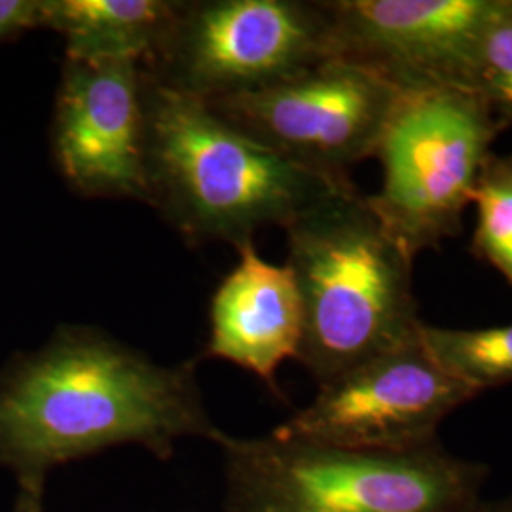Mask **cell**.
I'll list each match as a JSON object with an SVG mask.
<instances>
[{
  "label": "cell",
  "instance_id": "16",
  "mask_svg": "<svg viewBox=\"0 0 512 512\" xmlns=\"http://www.w3.org/2000/svg\"><path fill=\"white\" fill-rule=\"evenodd\" d=\"M42 25V0H0V40Z\"/></svg>",
  "mask_w": 512,
  "mask_h": 512
},
{
  "label": "cell",
  "instance_id": "4",
  "mask_svg": "<svg viewBox=\"0 0 512 512\" xmlns=\"http://www.w3.org/2000/svg\"><path fill=\"white\" fill-rule=\"evenodd\" d=\"M228 512H478L490 469L440 442L361 452L279 433L220 435Z\"/></svg>",
  "mask_w": 512,
  "mask_h": 512
},
{
  "label": "cell",
  "instance_id": "10",
  "mask_svg": "<svg viewBox=\"0 0 512 512\" xmlns=\"http://www.w3.org/2000/svg\"><path fill=\"white\" fill-rule=\"evenodd\" d=\"M497 0H327L334 55L403 92H475L476 54ZM476 93V92H475Z\"/></svg>",
  "mask_w": 512,
  "mask_h": 512
},
{
  "label": "cell",
  "instance_id": "2",
  "mask_svg": "<svg viewBox=\"0 0 512 512\" xmlns=\"http://www.w3.org/2000/svg\"><path fill=\"white\" fill-rule=\"evenodd\" d=\"M145 74V71H143ZM147 205L188 243L243 245L264 226L285 228L349 183L256 143L209 105L145 74Z\"/></svg>",
  "mask_w": 512,
  "mask_h": 512
},
{
  "label": "cell",
  "instance_id": "9",
  "mask_svg": "<svg viewBox=\"0 0 512 512\" xmlns=\"http://www.w3.org/2000/svg\"><path fill=\"white\" fill-rule=\"evenodd\" d=\"M143 93L139 61L65 57L52 152L61 177L78 196L147 203Z\"/></svg>",
  "mask_w": 512,
  "mask_h": 512
},
{
  "label": "cell",
  "instance_id": "8",
  "mask_svg": "<svg viewBox=\"0 0 512 512\" xmlns=\"http://www.w3.org/2000/svg\"><path fill=\"white\" fill-rule=\"evenodd\" d=\"M475 397L418 338L319 385L274 431L348 450L410 452L439 442L440 425Z\"/></svg>",
  "mask_w": 512,
  "mask_h": 512
},
{
  "label": "cell",
  "instance_id": "18",
  "mask_svg": "<svg viewBox=\"0 0 512 512\" xmlns=\"http://www.w3.org/2000/svg\"><path fill=\"white\" fill-rule=\"evenodd\" d=\"M478 512H512V492L501 497H486Z\"/></svg>",
  "mask_w": 512,
  "mask_h": 512
},
{
  "label": "cell",
  "instance_id": "14",
  "mask_svg": "<svg viewBox=\"0 0 512 512\" xmlns=\"http://www.w3.org/2000/svg\"><path fill=\"white\" fill-rule=\"evenodd\" d=\"M473 249L512 285V154L490 156L475 190Z\"/></svg>",
  "mask_w": 512,
  "mask_h": 512
},
{
  "label": "cell",
  "instance_id": "17",
  "mask_svg": "<svg viewBox=\"0 0 512 512\" xmlns=\"http://www.w3.org/2000/svg\"><path fill=\"white\" fill-rule=\"evenodd\" d=\"M46 480H18V494L10 512H44Z\"/></svg>",
  "mask_w": 512,
  "mask_h": 512
},
{
  "label": "cell",
  "instance_id": "6",
  "mask_svg": "<svg viewBox=\"0 0 512 512\" xmlns=\"http://www.w3.org/2000/svg\"><path fill=\"white\" fill-rule=\"evenodd\" d=\"M329 57L336 55L323 2L179 0L143 71L211 101L266 88Z\"/></svg>",
  "mask_w": 512,
  "mask_h": 512
},
{
  "label": "cell",
  "instance_id": "7",
  "mask_svg": "<svg viewBox=\"0 0 512 512\" xmlns=\"http://www.w3.org/2000/svg\"><path fill=\"white\" fill-rule=\"evenodd\" d=\"M401 97L382 74L329 57L266 88L205 103L294 164L348 177L351 165L376 156Z\"/></svg>",
  "mask_w": 512,
  "mask_h": 512
},
{
  "label": "cell",
  "instance_id": "15",
  "mask_svg": "<svg viewBox=\"0 0 512 512\" xmlns=\"http://www.w3.org/2000/svg\"><path fill=\"white\" fill-rule=\"evenodd\" d=\"M475 92L512 124V0H497L476 54Z\"/></svg>",
  "mask_w": 512,
  "mask_h": 512
},
{
  "label": "cell",
  "instance_id": "11",
  "mask_svg": "<svg viewBox=\"0 0 512 512\" xmlns=\"http://www.w3.org/2000/svg\"><path fill=\"white\" fill-rule=\"evenodd\" d=\"M238 264L220 281L209 308L205 355L239 366L275 387L279 366L296 359L304 308L293 270L264 260L255 241L239 245Z\"/></svg>",
  "mask_w": 512,
  "mask_h": 512
},
{
  "label": "cell",
  "instance_id": "5",
  "mask_svg": "<svg viewBox=\"0 0 512 512\" xmlns=\"http://www.w3.org/2000/svg\"><path fill=\"white\" fill-rule=\"evenodd\" d=\"M505 124L475 92L406 90L376 158L384 181L368 202L412 258L458 236L463 211Z\"/></svg>",
  "mask_w": 512,
  "mask_h": 512
},
{
  "label": "cell",
  "instance_id": "13",
  "mask_svg": "<svg viewBox=\"0 0 512 512\" xmlns=\"http://www.w3.org/2000/svg\"><path fill=\"white\" fill-rule=\"evenodd\" d=\"M420 340L444 370L478 395L512 382V323L488 329H444L421 323Z\"/></svg>",
  "mask_w": 512,
  "mask_h": 512
},
{
  "label": "cell",
  "instance_id": "12",
  "mask_svg": "<svg viewBox=\"0 0 512 512\" xmlns=\"http://www.w3.org/2000/svg\"><path fill=\"white\" fill-rule=\"evenodd\" d=\"M179 0H42V25L63 37L65 57L145 63Z\"/></svg>",
  "mask_w": 512,
  "mask_h": 512
},
{
  "label": "cell",
  "instance_id": "3",
  "mask_svg": "<svg viewBox=\"0 0 512 512\" xmlns=\"http://www.w3.org/2000/svg\"><path fill=\"white\" fill-rule=\"evenodd\" d=\"M283 230L304 308L296 361L317 385L420 338L414 258L351 181Z\"/></svg>",
  "mask_w": 512,
  "mask_h": 512
},
{
  "label": "cell",
  "instance_id": "1",
  "mask_svg": "<svg viewBox=\"0 0 512 512\" xmlns=\"http://www.w3.org/2000/svg\"><path fill=\"white\" fill-rule=\"evenodd\" d=\"M220 435L194 361L160 365L97 327L61 325L0 370V467L18 480L128 444L167 459Z\"/></svg>",
  "mask_w": 512,
  "mask_h": 512
}]
</instances>
